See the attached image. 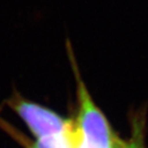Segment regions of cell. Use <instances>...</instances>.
Here are the masks:
<instances>
[{"instance_id":"cell-1","label":"cell","mask_w":148,"mask_h":148,"mask_svg":"<svg viewBox=\"0 0 148 148\" xmlns=\"http://www.w3.org/2000/svg\"><path fill=\"white\" fill-rule=\"evenodd\" d=\"M65 45L77 82L79 110L75 123L80 135L79 148H114L117 137L112 132L104 113L92 101L84 81L81 78L74 49L69 38L66 39Z\"/></svg>"},{"instance_id":"cell-2","label":"cell","mask_w":148,"mask_h":148,"mask_svg":"<svg viewBox=\"0 0 148 148\" xmlns=\"http://www.w3.org/2000/svg\"><path fill=\"white\" fill-rule=\"evenodd\" d=\"M12 107L37 139L66 132L73 125L74 120L63 118L51 109L28 101L14 92L9 100Z\"/></svg>"},{"instance_id":"cell-3","label":"cell","mask_w":148,"mask_h":148,"mask_svg":"<svg viewBox=\"0 0 148 148\" xmlns=\"http://www.w3.org/2000/svg\"><path fill=\"white\" fill-rule=\"evenodd\" d=\"M79 146L80 135L74 120L73 125L66 132L37 139L35 143L29 145V148H79Z\"/></svg>"}]
</instances>
